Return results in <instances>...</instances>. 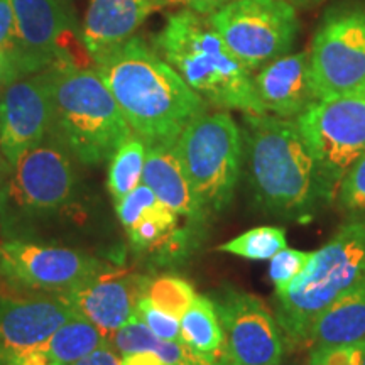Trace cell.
Masks as SVG:
<instances>
[{
  "mask_svg": "<svg viewBox=\"0 0 365 365\" xmlns=\"http://www.w3.org/2000/svg\"><path fill=\"white\" fill-rule=\"evenodd\" d=\"M93 65L132 134L145 145H175L186 125L207 112V100L140 38L125 41Z\"/></svg>",
  "mask_w": 365,
  "mask_h": 365,
  "instance_id": "cell-1",
  "label": "cell"
},
{
  "mask_svg": "<svg viewBox=\"0 0 365 365\" xmlns=\"http://www.w3.org/2000/svg\"><path fill=\"white\" fill-rule=\"evenodd\" d=\"M242 149L257 207L272 217L309 220L325 195L298 124L267 113H245Z\"/></svg>",
  "mask_w": 365,
  "mask_h": 365,
  "instance_id": "cell-2",
  "label": "cell"
},
{
  "mask_svg": "<svg viewBox=\"0 0 365 365\" xmlns=\"http://www.w3.org/2000/svg\"><path fill=\"white\" fill-rule=\"evenodd\" d=\"M154 43L207 102L244 113H266L255 93L252 71L227 48L203 14L191 9L171 14Z\"/></svg>",
  "mask_w": 365,
  "mask_h": 365,
  "instance_id": "cell-3",
  "label": "cell"
},
{
  "mask_svg": "<svg viewBox=\"0 0 365 365\" xmlns=\"http://www.w3.org/2000/svg\"><path fill=\"white\" fill-rule=\"evenodd\" d=\"M44 75L51 102V139L88 166L110 161L134 134L98 73L63 65L48 68Z\"/></svg>",
  "mask_w": 365,
  "mask_h": 365,
  "instance_id": "cell-4",
  "label": "cell"
},
{
  "mask_svg": "<svg viewBox=\"0 0 365 365\" xmlns=\"http://www.w3.org/2000/svg\"><path fill=\"white\" fill-rule=\"evenodd\" d=\"M365 282V215L345 222L282 293L276 319L286 341L307 344L314 318L352 287Z\"/></svg>",
  "mask_w": 365,
  "mask_h": 365,
  "instance_id": "cell-5",
  "label": "cell"
},
{
  "mask_svg": "<svg viewBox=\"0 0 365 365\" xmlns=\"http://www.w3.org/2000/svg\"><path fill=\"white\" fill-rule=\"evenodd\" d=\"M175 149L205 215L223 212L234 198L244 154L234 118L225 112L202 113L181 132Z\"/></svg>",
  "mask_w": 365,
  "mask_h": 365,
  "instance_id": "cell-6",
  "label": "cell"
},
{
  "mask_svg": "<svg viewBox=\"0 0 365 365\" xmlns=\"http://www.w3.org/2000/svg\"><path fill=\"white\" fill-rule=\"evenodd\" d=\"M296 124L317 163L325 200L336 198L346 171L365 153V86L314 100Z\"/></svg>",
  "mask_w": 365,
  "mask_h": 365,
  "instance_id": "cell-7",
  "label": "cell"
},
{
  "mask_svg": "<svg viewBox=\"0 0 365 365\" xmlns=\"http://www.w3.org/2000/svg\"><path fill=\"white\" fill-rule=\"evenodd\" d=\"M16 19L12 61L21 78L53 66L93 65L75 19L61 0H11Z\"/></svg>",
  "mask_w": 365,
  "mask_h": 365,
  "instance_id": "cell-8",
  "label": "cell"
},
{
  "mask_svg": "<svg viewBox=\"0 0 365 365\" xmlns=\"http://www.w3.org/2000/svg\"><path fill=\"white\" fill-rule=\"evenodd\" d=\"M208 21L250 71L284 56L299 29L289 0H232Z\"/></svg>",
  "mask_w": 365,
  "mask_h": 365,
  "instance_id": "cell-9",
  "label": "cell"
},
{
  "mask_svg": "<svg viewBox=\"0 0 365 365\" xmlns=\"http://www.w3.org/2000/svg\"><path fill=\"white\" fill-rule=\"evenodd\" d=\"M76 173L61 145L41 143L12 164L0 190V208L19 217H43L58 212L75 195Z\"/></svg>",
  "mask_w": 365,
  "mask_h": 365,
  "instance_id": "cell-10",
  "label": "cell"
},
{
  "mask_svg": "<svg viewBox=\"0 0 365 365\" xmlns=\"http://www.w3.org/2000/svg\"><path fill=\"white\" fill-rule=\"evenodd\" d=\"M314 98L365 86V9L333 12L319 26L309 53Z\"/></svg>",
  "mask_w": 365,
  "mask_h": 365,
  "instance_id": "cell-11",
  "label": "cell"
},
{
  "mask_svg": "<svg viewBox=\"0 0 365 365\" xmlns=\"http://www.w3.org/2000/svg\"><path fill=\"white\" fill-rule=\"evenodd\" d=\"M108 269L98 259L63 245L26 239L0 244V274L26 289L66 293Z\"/></svg>",
  "mask_w": 365,
  "mask_h": 365,
  "instance_id": "cell-12",
  "label": "cell"
},
{
  "mask_svg": "<svg viewBox=\"0 0 365 365\" xmlns=\"http://www.w3.org/2000/svg\"><path fill=\"white\" fill-rule=\"evenodd\" d=\"M212 299L237 365H281L284 336L276 314L261 298L223 287Z\"/></svg>",
  "mask_w": 365,
  "mask_h": 365,
  "instance_id": "cell-13",
  "label": "cell"
},
{
  "mask_svg": "<svg viewBox=\"0 0 365 365\" xmlns=\"http://www.w3.org/2000/svg\"><path fill=\"white\" fill-rule=\"evenodd\" d=\"M51 127V102L44 71L6 86L0 103V145L11 166L44 143Z\"/></svg>",
  "mask_w": 365,
  "mask_h": 365,
  "instance_id": "cell-14",
  "label": "cell"
},
{
  "mask_svg": "<svg viewBox=\"0 0 365 365\" xmlns=\"http://www.w3.org/2000/svg\"><path fill=\"white\" fill-rule=\"evenodd\" d=\"M145 279L108 269L85 284L56 296L108 336L135 317V304L144 293Z\"/></svg>",
  "mask_w": 365,
  "mask_h": 365,
  "instance_id": "cell-15",
  "label": "cell"
},
{
  "mask_svg": "<svg viewBox=\"0 0 365 365\" xmlns=\"http://www.w3.org/2000/svg\"><path fill=\"white\" fill-rule=\"evenodd\" d=\"M70 304L54 298H0V349H43L63 323L75 317Z\"/></svg>",
  "mask_w": 365,
  "mask_h": 365,
  "instance_id": "cell-16",
  "label": "cell"
},
{
  "mask_svg": "<svg viewBox=\"0 0 365 365\" xmlns=\"http://www.w3.org/2000/svg\"><path fill=\"white\" fill-rule=\"evenodd\" d=\"M178 0H90L81 38L93 63L113 51L143 26L153 12Z\"/></svg>",
  "mask_w": 365,
  "mask_h": 365,
  "instance_id": "cell-17",
  "label": "cell"
},
{
  "mask_svg": "<svg viewBox=\"0 0 365 365\" xmlns=\"http://www.w3.org/2000/svg\"><path fill=\"white\" fill-rule=\"evenodd\" d=\"M255 93L264 110L281 118H298L314 100L309 54H284L254 76Z\"/></svg>",
  "mask_w": 365,
  "mask_h": 365,
  "instance_id": "cell-18",
  "label": "cell"
},
{
  "mask_svg": "<svg viewBox=\"0 0 365 365\" xmlns=\"http://www.w3.org/2000/svg\"><path fill=\"white\" fill-rule=\"evenodd\" d=\"M143 182L154 191L159 202L178 215L188 217L195 222L207 218L191 191L175 145H148Z\"/></svg>",
  "mask_w": 365,
  "mask_h": 365,
  "instance_id": "cell-19",
  "label": "cell"
},
{
  "mask_svg": "<svg viewBox=\"0 0 365 365\" xmlns=\"http://www.w3.org/2000/svg\"><path fill=\"white\" fill-rule=\"evenodd\" d=\"M307 344H365V282L339 296L314 318Z\"/></svg>",
  "mask_w": 365,
  "mask_h": 365,
  "instance_id": "cell-20",
  "label": "cell"
},
{
  "mask_svg": "<svg viewBox=\"0 0 365 365\" xmlns=\"http://www.w3.org/2000/svg\"><path fill=\"white\" fill-rule=\"evenodd\" d=\"M181 341L196 354L218 365H237L228 350L225 331L210 296L196 294L191 307L180 319Z\"/></svg>",
  "mask_w": 365,
  "mask_h": 365,
  "instance_id": "cell-21",
  "label": "cell"
},
{
  "mask_svg": "<svg viewBox=\"0 0 365 365\" xmlns=\"http://www.w3.org/2000/svg\"><path fill=\"white\" fill-rule=\"evenodd\" d=\"M107 344V336L88 319L75 314L58 328L43 349L59 365H73Z\"/></svg>",
  "mask_w": 365,
  "mask_h": 365,
  "instance_id": "cell-22",
  "label": "cell"
},
{
  "mask_svg": "<svg viewBox=\"0 0 365 365\" xmlns=\"http://www.w3.org/2000/svg\"><path fill=\"white\" fill-rule=\"evenodd\" d=\"M148 145L137 135H132L110 158L108 166V191L113 202L130 193L143 182Z\"/></svg>",
  "mask_w": 365,
  "mask_h": 365,
  "instance_id": "cell-23",
  "label": "cell"
},
{
  "mask_svg": "<svg viewBox=\"0 0 365 365\" xmlns=\"http://www.w3.org/2000/svg\"><path fill=\"white\" fill-rule=\"evenodd\" d=\"M286 247L287 239L284 228L255 227L235 239L218 245L217 250L249 259V261H271L274 255Z\"/></svg>",
  "mask_w": 365,
  "mask_h": 365,
  "instance_id": "cell-24",
  "label": "cell"
},
{
  "mask_svg": "<svg viewBox=\"0 0 365 365\" xmlns=\"http://www.w3.org/2000/svg\"><path fill=\"white\" fill-rule=\"evenodd\" d=\"M178 213L168 208L166 205L158 202L148 212L139 217V220L125 228L130 244L135 249L159 247L171 234H175L178 227Z\"/></svg>",
  "mask_w": 365,
  "mask_h": 365,
  "instance_id": "cell-25",
  "label": "cell"
},
{
  "mask_svg": "<svg viewBox=\"0 0 365 365\" xmlns=\"http://www.w3.org/2000/svg\"><path fill=\"white\" fill-rule=\"evenodd\" d=\"M143 294L159 309L180 319L196 298L195 287L178 276H159L154 279L148 277Z\"/></svg>",
  "mask_w": 365,
  "mask_h": 365,
  "instance_id": "cell-26",
  "label": "cell"
},
{
  "mask_svg": "<svg viewBox=\"0 0 365 365\" xmlns=\"http://www.w3.org/2000/svg\"><path fill=\"white\" fill-rule=\"evenodd\" d=\"M313 252L296 249H282L271 259L269 264V277H271L276 293H282L289 287L296 277L308 266Z\"/></svg>",
  "mask_w": 365,
  "mask_h": 365,
  "instance_id": "cell-27",
  "label": "cell"
},
{
  "mask_svg": "<svg viewBox=\"0 0 365 365\" xmlns=\"http://www.w3.org/2000/svg\"><path fill=\"white\" fill-rule=\"evenodd\" d=\"M336 200L340 207L352 215L365 213V153L346 171L336 191Z\"/></svg>",
  "mask_w": 365,
  "mask_h": 365,
  "instance_id": "cell-28",
  "label": "cell"
},
{
  "mask_svg": "<svg viewBox=\"0 0 365 365\" xmlns=\"http://www.w3.org/2000/svg\"><path fill=\"white\" fill-rule=\"evenodd\" d=\"M135 317L159 339L168 341H181L180 318L159 309L144 294L140 296L135 304Z\"/></svg>",
  "mask_w": 365,
  "mask_h": 365,
  "instance_id": "cell-29",
  "label": "cell"
},
{
  "mask_svg": "<svg viewBox=\"0 0 365 365\" xmlns=\"http://www.w3.org/2000/svg\"><path fill=\"white\" fill-rule=\"evenodd\" d=\"M159 202L158 196L154 195V191L149 188L148 185L140 182L137 188H134L130 193L122 196L120 200L115 202L117 217L120 220L124 228H129L132 223L139 220V217L143 213L148 212L150 207H154Z\"/></svg>",
  "mask_w": 365,
  "mask_h": 365,
  "instance_id": "cell-30",
  "label": "cell"
},
{
  "mask_svg": "<svg viewBox=\"0 0 365 365\" xmlns=\"http://www.w3.org/2000/svg\"><path fill=\"white\" fill-rule=\"evenodd\" d=\"M364 344L317 345L308 357V365H362Z\"/></svg>",
  "mask_w": 365,
  "mask_h": 365,
  "instance_id": "cell-31",
  "label": "cell"
},
{
  "mask_svg": "<svg viewBox=\"0 0 365 365\" xmlns=\"http://www.w3.org/2000/svg\"><path fill=\"white\" fill-rule=\"evenodd\" d=\"M0 365H59L44 349L11 352L0 349Z\"/></svg>",
  "mask_w": 365,
  "mask_h": 365,
  "instance_id": "cell-32",
  "label": "cell"
},
{
  "mask_svg": "<svg viewBox=\"0 0 365 365\" xmlns=\"http://www.w3.org/2000/svg\"><path fill=\"white\" fill-rule=\"evenodd\" d=\"M16 48V19L11 0H0V49L12 58Z\"/></svg>",
  "mask_w": 365,
  "mask_h": 365,
  "instance_id": "cell-33",
  "label": "cell"
},
{
  "mask_svg": "<svg viewBox=\"0 0 365 365\" xmlns=\"http://www.w3.org/2000/svg\"><path fill=\"white\" fill-rule=\"evenodd\" d=\"M73 365H122V362L120 355H118L110 345L105 344L103 346H100L98 350H95L93 354L86 355L85 359L78 360V362Z\"/></svg>",
  "mask_w": 365,
  "mask_h": 365,
  "instance_id": "cell-34",
  "label": "cell"
},
{
  "mask_svg": "<svg viewBox=\"0 0 365 365\" xmlns=\"http://www.w3.org/2000/svg\"><path fill=\"white\" fill-rule=\"evenodd\" d=\"M122 365H168L154 352H135L120 357Z\"/></svg>",
  "mask_w": 365,
  "mask_h": 365,
  "instance_id": "cell-35",
  "label": "cell"
},
{
  "mask_svg": "<svg viewBox=\"0 0 365 365\" xmlns=\"http://www.w3.org/2000/svg\"><path fill=\"white\" fill-rule=\"evenodd\" d=\"M178 2L186 4L191 11L203 14V16H210V14L218 11L220 7L227 6V4L232 2V0H178Z\"/></svg>",
  "mask_w": 365,
  "mask_h": 365,
  "instance_id": "cell-36",
  "label": "cell"
},
{
  "mask_svg": "<svg viewBox=\"0 0 365 365\" xmlns=\"http://www.w3.org/2000/svg\"><path fill=\"white\" fill-rule=\"evenodd\" d=\"M21 75L17 71L16 65H14L12 58L9 56V53L0 49V80L6 81V83H12V81L19 80Z\"/></svg>",
  "mask_w": 365,
  "mask_h": 365,
  "instance_id": "cell-37",
  "label": "cell"
},
{
  "mask_svg": "<svg viewBox=\"0 0 365 365\" xmlns=\"http://www.w3.org/2000/svg\"><path fill=\"white\" fill-rule=\"evenodd\" d=\"M11 170H12V168H0V190H2L4 182L7 181L9 175H11Z\"/></svg>",
  "mask_w": 365,
  "mask_h": 365,
  "instance_id": "cell-38",
  "label": "cell"
},
{
  "mask_svg": "<svg viewBox=\"0 0 365 365\" xmlns=\"http://www.w3.org/2000/svg\"><path fill=\"white\" fill-rule=\"evenodd\" d=\"M0 168H12L11 163H9L7 159H6V156H4L2 145H0Z\"/></svg>",
  "mask_w": 365,
  "mask_h": 365,
  "instance_id": "cell-39",
  "label": "cell"
},
{
  "mask_svg": "<svg viewBox=\"0 0 365 365\" xmlns=\"http://www.w3.org/2000/svg\"><path fill=\"white\" fill-rule=\"evenodd\" d=\"M9 83H6V81L0 80V103H2V97H4V91H6V86Z\"/></svg>",
  "mask_w": 365,
  "mask_h": 365,
  "instance_id": "cell-40",
  "label": "cell"
},
{
  "mask_svg": "<svg viewBox=\"0 0 365 365\" xmlns=\"http://www.w3.org/2000/svg\"><path fill=\"white\" fill-rule=\"evenodd\" d=\"M362 365H365V344H364V354H362Z\"/></svg>",
  "mask_w": 365,
  "mask_h": 365,
  "instance_id": "cell-41",
  "label": "cell"
},
{
  "mask_svg": "<svg viewBox=\"0 0 365 365\" xmlns=\"http://www.w3.org/2000/svg\"><path fill=\"white\" fill-rule=\"evenodd\" d=\"M294 2H312V0H294Z\"/></svg>",
  "mask_w": 365,
  "mask_h": 365,
  "instance_id": "cell-42",
  "label": "cell"
}]
</instances>
